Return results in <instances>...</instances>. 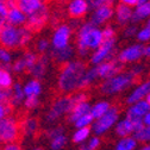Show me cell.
Listing matches in <instances>:
<instances>
[{
  "instance_id": "f907efd6",
  "label": "cell",
  "mask_w": 150,
  "mask_h": 150,
  "mask_svg": "<svg viewBox=\"0 0 150 150\" xmlns=\"http://www.w3.org/2000/svg\"><path fill=\"white\" fill-rule=\"evenodd\" d=\"M142 123H143L144 126L150 127V111H148L144 115V117L142 118Z\"/></svg>"
},
{
  "instance_id": "7a4b0ae2",
  "label": "cell",
  "mask_w": 150,
  "mask_h": 150,
  "mask_svg": "<svg viewBox=\"0 0 150 150\" xmlns=\"http://www.w3.org/2000/svg\"><path fill=\"white\" fill-rule=\"evenodd\" d=\"M33 32L24 26H13L6 24L0 30V47L8 50H18L25 48L32 41Z\"/></svg>"
},
{
  "instance_id": "1f68e13d",
  "label": "cell",
  "mask_w": 150,
  "mask_h": 150,
  "mask_svg": "<svg viewBox=\"0 0 150 150\" xmlns=\"http://www.w3.org/2000/svg\"><path fill=\"white\" fill-rule=\"evenodd\" d=\"M91 136V127H79L74 131L71 136V141L76 144H83L88 141Z\"/></svg>"
},
{
  "instance_id": "60d3db41",
  "label": "cell",
  "mask_w": 150,
  "mask_h": 150,
  "mask_svg": "<svg viewBox=\"0 0 150 150\" xmlns=\"http://www.w3.org/2000/svg\"><path fill=\"white\" fill-rule=\"evenodd\" d=\"M70 98H71V101L73 104H79V103H82V101H87V94L85 92H81V91H78V92H74L70 94Z\"/></svg>"
},
{
  "instance_id": "cb8c5ba5",
  "label": "cell",
  "mask_w": 150,
  "mask_h": 150,
  "mask_svg": "<svg viewBox=\"0 0 150 150\" xmlns=\"http://www.w3.org/2000/svg\"><path fill=\"white\" fill-rule=\"evenodd\" d=\"M91 104L88 101H82V103H79V104H75L71 108V111L68 113V120L70 123H74L78 118L89 113L91 111Z\"/></svg>"
},
{
  "instance_id": "4316f807",
  "label": "cell",
  "mask_w": 150,
  "mask_h": 150,
  "mask_svg": "<svg viewBox=\"0 0 150 150\" xmlns=\"http://www.w3.org/2000/svg\"><path fill=\"white\" fill-rule=\"evenodd\" d=\"M25 100L24 91H23V85L21 82H14L13 86L11 87V105L12 107H17L23 105Z\"/></svg>"
},
{
  "instance_id": "ee69618b",
  "label": "cell",
  "mask_w": 150,
  "mask_h": 150,
  "mask_svg": "<svg viewBox=\"0 0 150 150\" xmlns=\"http://www.w3.org/2000/svg\"><path fill=\"white\" fill-rule=\"evenodd\" d=\"M0 103L11 104V88H1L0 87Z\"/></svg>"
},
{
  "instance_id": "603a6c76",
  "label": "cell",
  "mask_w": 150,
  "mask_h": 150,
  "mask_svg": "<svg viewBox=\"0 0 150 150\" xmlns=\"http://www.w3.org/2000/svg\"><path fill=\"white\" fill-rule=\"evenodd\" d=\"M23 91L25 98H40L43 91L41 80L30 79L23 85Z\"/></svg>"
},
{
  "instance_id": "d4e9b609",
  "label": "cell",
  "mask_w": 150,
  "mask_h": 150,
  "mask_svg": "<svg viewBox=\"0 0 150 150\" xmlns=\"http://www.w3.org/2000/svg\"><path fill=\"white\" fill-rule=\"evenodd\" d=\"M44 4V0H17V7L21 8L26 16L33 13Z\"/></svg>"
},
{
  "instance_id": "f546056e",
  "label": "cell",
  "mask_w": 150,
  "mask_h": 150,
  "mask_svg": "<svg viewBox=\"0 0 150 150\" xmlns=\"http://www.w3.org/2000/svg\"><path fill=\"white\" fill-rule=\"evenodd\" d=\"M111 108V104L106 100H100L98 103H96L93 106H91V111H89V113L91 116L93 117V119H98L100 118L101 116H104L106 112Z\"/></svg>"
},
{
  "instance_id": "74e56055",
  "label": "cell",
  "mask_w": 150,
  "mask_h": 150,
  "mask_svg": "<svg viewBox=\"0 0 150 150\" xmlns=\"http://www.w3.org/2000/svg\"><path fill=\"white\" fill-rule=\"evenodd\" d=\"M134 137L137 141H141V142H144V143L150 142V127L143 126L141 130H138L137 132L134 134Z\"/></svg>"
},
{
  "instance_id": "4fadbf2b",
  "label": "cell",
  "mask_w": 150,
  "mask_h": 150,
  "mask_svg": "<svg viewBox=\"0 0 150 150\" xmlns=\"http://www.w3.org/2000/svg\"><path fill=\"white\" fill-rule=\"evenodd\" d=\"M94 67H96L98 79H103V80H107L122 71V63L118 60H113V59Z\"/></svg>"
},
{
  "instance_id": "9a60e30c",
  "label": "cell",
  "mask_w": 150,
  "mask_h": 150,
  "mask_svg": "<svg viewBox=\"0 0 150 150\" xmlns=\"http://www.w3.org/2000/svg\"><path fill=\"white\" fill-rule=\"evenodd\" d=\"M74 48L69 44L64 48H61V49H54V48H50L49 52H48V56L50 57V60L55 61L56 63L59 64H64L69 61L73 60L74 57Z\"/></svg>"
},
{
  "instance_id": "d590c367",
  "label": "cell",
  "mask_w": 150,
  "mask_h": 150,
  "mask_svg": "<svg viewBox=\"0 0 150 150\" xmlns=\"http://www.w3.org/2000/svg\"><path fill=\"white\" fill-rule=\"evenodd\" d=\"M93 122H94V119H93V117L91 116V113H87V115L78 118L73 124L76 129H79V127H91Z\"/></svg>"
},
{
  "instance_id": "9f6ffc18",
  "label": "cell",
  "mask_w": 150,
  "mask_h": 150,
  "mask_svg": "<svg viewBox=\"0 0 150 150\" xmlns=\"http://www.w3.org/2000/svg\"><path fill=\"white\" fill-rule=\"evenodd\" d=\"M79 150H92V149H91V148H88L87 145H82V146H81Z\"/></svg>"
},
{
  "instance_id": "f6af8a7d",
  "label": "cell",
  "mask_w": 150,
  "mask_h": 150,
  "mask_svg": "<svg viewBox=\"0 0 150 150\" xmlns=\"http://www.w3.org/2000/svg\"><path fill=\"white\" fill-rule=\"evenodd\" d=\"M101 33H103V40L104 41L116 38V31H115L113 28H111V26H106L104 30H101Z\"/></svg>"
},
{
  "instance_id": "7402d4cb",
  "label": "cell",
  "mask_w": 150,
  "mask_h": 150,
  "mask_svg": "<svg viewBox=\"0 0 150 150\" xmlns=\"http://www.w3.org/2000/svg\"><path fill=\"white\" fill-rule=\"evenodd\" d=\"M115 131L117 136L122 137H127V136H134L135 134V122L129 118H124L122 120H118L115 125Z\"/></svg>"
},
{
  "instance_id": "d6a6232c",
  "label": "cell",
  "mask_w": 150,
  "mask_h": 150,
  "mask_svg": "<svg viewBox=\"0 0 150 150\" xmlns=\"http://www.w3.org/2000/svg\"><path fill=\"white\" fill-rule=\"evenodd\" d=\"M96 80H98V75L96 71V67L93 66L91 68H87L85 74H83V79H82V89L91 86Z\"/></svg>"
},
{
  "instance_id": "7bdbcfd3",
  "label": "cell",
  "mask_w": 150,
  "mask_h": 150,
  "mask_svg": "<svg viewBox=\"0 0 150 150\" xmlns=\"http://www.w3.org/2000/svg\"><path fill=\"white\" fill-rule=\"evenodd\" d=\"M23 105L28 110H35L40 106V98H25Z\"/></svg>"
},
{
  "instance_id": "277c9868",
  "label": "cell",
  "mask_w": 150,
  "mask_h": 150,
  "mask_svg": "<svg viewBox=\"0 0 150 150\" xmlns=\"http://www.w3.org/2000/svg\"><path fill=\"white\" fill-rule=\"evenodd\" d=\"M136 76L131 71H120L104 82L100 86V91L105 96H116L126 91L134 85Z\"/></svg>"
},
{
  "instance_id": "484cf974",
  "label": "cell",
  "mask_w": 150,
  "mask_h": 150,
  "mask_svg": "<svg viewBox=\"0 0 150 150\" xmlns=\"http://www.w3.org/2000/svg\"><path fill=\"white\" fill-rule=\"evenodd\" d=\"M132 12L134 10L130 6H126L124 4H119L115 11V16L116 19L118 22V24L120 25H125L129 22H131V17H132Z\"/></svg>"
},
{
  "instance_id": "ac0fdd59",
  "label": "cell",
  "mask_w": 150,
  "mask_h": 150,
  "mask_svg": "<svg viewBox=\"0 0 150 150\" xmlns=\"http://www.w3.org/2000/svg\"><path fill=\"white\" fill-rule=\"evenodd\" d=\"M19 127H21V135L24 137H33L40 130V123L35 117L28 116L24 117L22 120H19Z\"/></svg>"
},
{
  "instance_id": "3957f363",
  "label": "cell",
  "mask_w": 150,
  "mask_h": 150,
  "mask_svg": "<svg viewBox=\"0 0 150 150\" xmlns=\"http://www.w3.org/2000/svg\"><path fill=\"white\" fill-rule=\"evenodd\" d=\"M101 30L94 26L91 22L83 23L79 26L76 33V50L81 57H85L91 50H96L103 43Z\"/></svg>"
},
{
  "instance_id": "c3c4849f",
  "label": "cell",
  "mask_w": 150,
  "mask_h": 150,
  "mask_svg": "<svg viewBox=\"0 0 150 150\" xmlns=\"http://www.w3.org/2000/svg\"><path fill=\"white\" fill-rule=\"evenodd\" d=\"M1 150H23V148H22V145L18 142H13V143L4 144Z\"/></svg>"
},
{
  "instance_id": "8fae6325",
  "label": "cell",
  "mask_w": 150,
  "mask_h": 150,
  "mask_svg": "<svg viewBox=\"0 0 150 150\" xmlns=\"http://www.w3.org/2000/svg\"><path fill=\"white\" fill-rule=\"evenodd\" d=\"M144 56V45L142 43L131 44L123 49L118 55V61L120 63H134L139 61Z\"/></svg>"
},
{
  "instance_id": "816d5d0a",
  "label": "cell",
  "mask_w": 150,
  "mask_h": 150,
  "mask_svg": "<svg viewBox=\"0 0 150 150\" xmlns=\"http://www.w3.org/2000/svg\"><path fill=\"white\" fill-rule=\"evenodd\" d=\"M144 56H146V57L150 59V44L144 47Z\"/></svg>"
},
{
  "instance_id": "4dcf8cb0",
  "label": "cell",
  "mask_w": 150,
  "mask_h": 150,
  "mask_svg": "<svg viewBox=\"0 0 150 150\" xmlns=\"http://www.w3.org/2000/svg\"><path fill=\"white\" fill-rule=\"evenodd\" d=\"M137 145H138V141L134 136L122 137L117 142L115 150H136Z\"/></svg>"
},
{
  "instance_id": "680465c9",
  "label": "cell",
  "mask_w": 150,
  "mask_h": 150,
  "mask_svg": "<svg viewBox=\"0 0 150 150\" xmlns=\"http://www.w3.org/2000/svg\"><path fill=\"white\" fill-rule=\"evenodd\" d=\"M146 26H148V28H150V17L148 18V21H146Z\"/></svg>"
},
{
  "instance_id": "44dd1931",
  "label": "cell",
  "mask_w": 150,
  "mask_h": 150,
  "mask_svg": "<svg viewBox=\"0 0 150 150\" xmlns=\"http://www.w3.org/2000/svg\"><path fill=\"white\" fill-rule=\"evenodd\" d=\"M6 23L13 26H24L26 24V14L17 6L11 7L7 11Z\"/></svg>"
},
{
  "instance_id": "e0dca14e",
  "label": "cell",
  "mask_w": 150,
  "mask_h": 150,
  "mask_svg": "<svg viewBox=\"0 0 150 150\" xmlns=\"http://www.w3.org/2000/svg\"><path fill=\"white\" fill-rule=\"evenodd\" d=\"M148 111H150V105L145 100H139L129 105V108L126 110V118L131 120H142Z\"/></svg>"
},
{
  "instance_id": "7dc6e473",
  "label": "cell",
  "mask_w": 150,
  "mask_h": 150,
  "mask_svg": "<svg viewBox=\"0 0 150 150\" xmlns=\"http://www.w3.org/2000/svg\"><path fill=\"white\" fill-rule=\"evenodd\" d=\"M137 31H138V29H137V26L135 24L129 25V26H126L124 29V36L125 37H134V36H136Z\"/></svg>"
},
{
  "instance_id": "b9f144b4",
  "label": "cell",
  "mask_w": 150,
  "mask_h": 150,
  "mask_svg": "<svg viewBox=\"0 0 150 150\" xmlns=\"http://www.w3.org/2000/svg\"><path fill=\"white\" fill-rule=\"evenodd\" d=\"M12 105L8 103H0V119H3L11 115L12 112Z\"/></svg>"
},
{
  "instance_id": "db71d44e",
  "label": "cell",
  "mask_w": 150,
  "mask_h": 150,
  "mask_svg": "<svg viewBox=\"0 0 150 150\" xmlns=\"http://www.w3.org/2000/svg\"><path fill=\"white\" fill-rule=\"evenodd\" d=\"M138 150H150V143H149V144H145V145H143V146H141Z\"/></svg>"
},
{
  "instance_id": "bcb514c9",
  "label": "cell",
  "mask_w": 150,
  "mask_h": 150,
  "mask_svg": "<svg viewBox=\"0 0 150 150\" xmlns=\"http://www.w3.org/2000/svg\"><path fill=\"white\" fill-rule=\"evenodd\" d=\"M99 145H100V138H99V136H93V137L88 138L87 146L91 148L92 150H97L99 148Z\"/></svg>"
},
{
  "instance_id": "d6986e66",
  "label": "cell",
  "mask_w": 150,
  "mask_h": 150,
  "mask_svg": "<svg viewBox=\"0 0 150 150\" xmlns=\"http://www.w3.org/2000/svg\"><path fill=\"white\" fill-rule=\"evenodd\" d=\"M149 93H150V80H146V81H143L142 83H139L138 86H136L131 91V93L126 98V103L129 105H131V104L137 103L139 100H144Z\"/></svg>"
},
{
  "instance_id": "6f0895ef",
  "label": "cell",
  "mask_w": 150,
  "mask_h": 150,
  "mask_svg": "<svg viewBox=\"0 0 150 150\" xmlns=\"http://www.w3.org/2000/svg\"><path fill=\"white\" fill-rule=\"evenodd\" d=\"M144 100H145V101H146V103L150 105V93H149V94L145 97V99H144Z\"/></svg>"
},
{
  "instance_id": "30bf717a",
  "label": "cell",
  "mask_w": 150,
  "mask_h": 150,
  "mask_svg": "<svg viewBox=\"0 0 150 150\" xmlns=\"http://www.w3.org/2000/svg\"><path fill=\"white\" fill-rule=\"evenodd\" d=\"M71 33H73V29L70 28V25L68 24L57 25L51 35L50 47L54 49H61V48L69 45Z\"/></svg>"
},
{
  "instance_id": "7c38bea8",
  "label": "cell",
  "mask_w": 150,
  "mask_h": 150,
  "mask_svg": "<svg viewBox=\"0 0 150 150\" xmlns=\"http://www.w3.org/2000/svg\"><path fill=\"white\" fill-rule=\"evenodd\" d=\"M47 137L49 138V145L51 150H62L68 143V137L62 126H55L48 130Z\"/></svg>"
},
{
  "instance_id": "9c48e42d",
  "label": "cell",
  "mask_w": 150,
  "mask_h": 150,
  "mask_svg": "<svg viewBox=\"0 0 150 150\" xmlns=\"http://www.w3.org/2000/svg\"><path fill=\"white\" fill-rule=\"evenodd\" d=\"M50 18V11L47 6V4H44L42 7H40L37 11H35L33 13L26 16V24L25 26L29 28L32 32L40 31L42 30L49 22Z\"/></svg>"
},
{
  "instance_id": "f35d334b",
  "label": "cell",
  "mask_w": 150,
  "mask_h": 150,
  "mask_svg": "<svg viewBox=\"0 0 150 150\" xmlns=\"http://www.w3.org/2000/svg\"><path fill=\"white\" fill-rule=\"evenodd\" d=\"M115 3V0H87L88 7L92 10H96L101 6H112Z\"/></svg>"
},
{
  "instance_id": "91938a15",
  "label": "cell",
  "mask_w": 150,
  "mask_h": 150,
  "mask_svg": "<svg viewBox=\"0 0 150 150\" xmlns=\"http://www.w3.org/2000/svg\"><path fill=\"white\" fill-rule=\"evenodd\" d=\"M31 150H43V149L42 148H32Z\"/></svg>"
},
{
  "instance_id": "e575fe53",
  "label": "cell",
  "mask_w": 150,
  "mask_h": 150,
  "mask_svg": "<svg viewBox=\"0 0 150 150\" xmlns=\"http://www.w3.org/2000/svg\"><path fill=\"white\" fill-rule=\"evenodd\" d=\"M12 62H13L12 51L4 47H0V66L10 67Z\"/></svg>"
},
{
  "instance_id": "f5cc1de1",
  "label": "cell",
  "mask_w": 150,
  "mask_h": 150,
  "mask_svg": "<svg viewBox=\"0 0 150 150\" xmlns=\"http://www.w3.org/2000/svg\"><path fill=\"white\" fill-rule=\"evenodd\" d=\"M7 23H6V18H4V17H0V30H1L5 25H6Z\"/></svg>"
},
{
  "instance_id": "8992f818",
  "label": "cell",
  "mask_w": 150,
  "mask_h": 150,
  "mask_svg": "<svg viewBox=\"0 0 150 150\" xmlns=\"http://www.w3.org/2000/svg\"><path fill=\"white\" fill-rule=\"evenodd\" d=\"M74 104L71 101L70 96H61L57 97L51 104L49 111L45 115V120L48 123H55L56 120H59L63 116H68V113L71 111Z\"/></svg>"
},
{
  "instance_id": "83f0119b",
  "label": "cell",
  "mask_w": 150,
  "mask_h": 150,
  "mask_svg": "<svg viewBox=\"0 0 150 150\" xmlns=\"http://www.w3.org/2000/svg\"><path fill=\"white\" fill-rule=\"evenodd\" d=\"M150 17V0L148 3L143 4V5H138L136 6L135 11L132 12V17H131V22L134 24L138 23L143 19H148Z\"/></svg>"
},
{
  "instance_id": "f1b7e54d",
  "label": "cell",
  "mask_w": 150,
  "mask_h": 150,
  "mask_svg": "<svg viewBox=\"0 0 150 150\" xmlns=\"http://www.w3.org/2000/svg\"><path fill=\"white\" fill-rule=\"evenodd\" d=\"M14 83L13 73L10 67L0 66V87L1 88H11Z\"/></svg>"
},
{
  "instance_id": "8d00e7d4",
  "label": "cell",
  "mask_w": 150,
  "mask_h": 150,
  "mask_svg": "<svg viewBox=\"0 0 150 150\" xmlns=\"http://www.w3.org/2000/svg\"><path fill=\"white\" fill-rule=\"evenodd\" d=\"M50 42L47 38H40L36 42V51L38 55H44L48 54L50 50Z\"/></svg>"
},
{
  "instance_id": "52a82bcc",
  "label": "cell",
  "mask_w": 150,
  "mask_h": 150,
  "mask_svg": "<svg viewBox=\"0 0 150 150\" xmlns=\"http://www.w3.org/2000/svg\"><path fill=\"white\" fill-rule=\"evenodd\" d=\"M119 120V110L116 106H111V108L106 112L104 116L96 119L91 125V131L96 136H101L106 134L110 129H112L116 123Z\"/></svg>"
},
{
  "instance_id": "ba28073f",
  "label": "cell",
  "mask_w": 150,
  "mask_h": 150,
  "mask_svg": "<svg viewBox=\"0 0 150 150\" xmlns=\"http://www.w3.org/2000/svg\"><path fill=\"white\" fill-rule=\"evenodd\" d=\"M115 50H116V38L103 41V43L96 50H93L89 61L93 66H98L103 62L110 61L113 59Z\"/></svg>"
},
{
  "instance_id": "5bb4252c",
  "label": "cell",
  "mask_w": 150,
  "mask_h": 150,
  "mask_svg": "<svg viewBox=\"0 0 150 150\" xmlns=\"http://www.w3.org/2000/svg\"><path fill=\"white\" fill-rule=\"evenodd\" d=\"M49 64H50V57L48 56V54L38 55L36 62L33 63V66L29 70L32 79H37V80L43 79L47 75V73H48Z\"/></svg>"
},
{
  "instance_id": "681fc988",
  "label": "cell",
  "mask_w": 150,
  "mask_h": 150,
  "mask_svg": "<svg viewBox=\"0 0 150 150\" xmlns=\"http://www.w3.org/2000/svg\"><path fill=\"white\" fill-rule=\"evenodd\" d=\"M120 4H124V5L130 6V7H134V6L138 5V0H120Z\"/></svg>"
},
{
  "instance_id": "5b68a950",
  "label": "cell",
  "mask_w": 150,
  "mask_h": 150,
  "mask_svg": "<svg viewBox=\"0 0 150 150\" xmlns=\"http://www.w3.org/2000/svg\"><path fill=\"white\" fill-rule=\"evenodd\" d=\"M21 137L19 120L14 116H7L0 119V144L17 142Z\"/></svg>"
},
{
  "instance_id": "ffe728a7",
  "label": "cell",
  "mask_w": 150,
  "mask_h": 150,
  "mask_svg": "<svg viewBox=\"0 0 150 150\" xmlns=\"http://www.w3.org/2000/svg\"><path fill=\"white\" fill-rule=\"evenodd\" d=\"M67 8L69 16L74 19H80V18L85 17L89 10L87 0H70Z\"/></svg>"
},
{
  "instance_id": "6da1fadb",
  "label": "cell",
  "mask_w": 150,
  "mask_h": 150,
  "mask_svg": "<svg viewBox=\"0 0 150 150\" xmlns=\"http://www.w3.org/2000/svg\"><path fill=\"white\" fill-rule=\"evenodd\" d=\"M86 69V64L80 60H71L62 64L57 76L59 91L63 94H71L74 92L81 91Z\"/></svg>"
},
{
  "instance_id": "836d02e7",
  "label": "cell",
  "mask_w": 150,
  "mask_h": 150,
  "mask_svg": "<svg viewBox=\"0 0 150 150\" xmlns=\"http://www.w3.org/2000/svg\"><path fill=\"white\" fill-rule=\"evenodd\" d=\"M21 57L23 60V62L25 63V67H26V70L29 71L30 68L33 66V63L36 62L37 57H38V54H37L36 51H32V50H26L24 51L22 55H21Z\"/></svg>"
},
{
  "instance_id": "ab89813d",
  "label": "cell",
  "mask_w": 150,
  "mask_h": 150,
  "mask_svg": "<svg viewBox=\"0 0 150 150\" xmlns=\"http://www.w3.org/2000/svg\"><path fill=\"white\" fill-rule=\"evenodd\" d=\"M137 40L139 41V43H146L150 41V28H148L146 25L142 29H139L136 33Z\"/></svg>"
},
{
  "instance_id": "2e32d148",
  "label": "cell",
  "mask_w": 150,
  "mask_h": 150,
  "mask_svg": "<svg viewBox=\"0 0 150 150\" xmlns=\"http://www.w3.org/2000/svg\"><path fill=\"white\" fill-rule=\"evenodd\" d=\"M113 14H115V11L112 8V6H101V7L93 10L89 22L98 28L99 25H103L106 22H108L113 17Z\"/></svg>"
},
{
  "instance_id": "11a10c76",
  "label": "cell",
  "mask_w": 150,
  "mask_h": 150,
  "mask_svg": "<svg viewBox=\"0 0 150 150\" xmlns=\"http://www.w3.org/2000/svg\"><path fill=\"white\" fill-rule=\"evenodd\" d=\"M149 0H138V5H143V4H145V3H148ZM137 5V6H138Z\"/></svg>"
}]
</instances>
